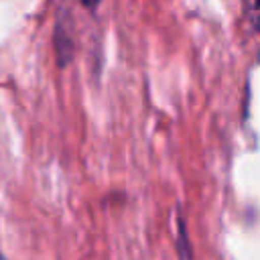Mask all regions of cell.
<instances>
[{
    "instance_id": "cell-1",
    "label": "cell",
    "mask_w": 260,
    "mask_h": 260,
    "mask_svg": "<svg viewBox=\"0 0 260 260\" xmlns=\"http://www.w3.org/2000/svg\"><path fill=\"white\" fill-rule=\"evenodd\" d=\"M248 16L256 30H260V0H248Z\"/></svg>"
},
{
    "instance_id": "cell-2",
    "label": "cell",
    "mask_w": 260,
    "mask_h": 260,
    "mask_svg": "<svg viewBox=\"0 0 260 260\" xmlns=\"http://www.w3.org/2000/svg\"><path fill=\"white\" fill-rule=\"evenodd\" d=\"M79 2H81V4H85L87 8H93V6H95L100 0H79Z\"/></svg>"
},
{
    "instance_id": "cell-3",
    "label": "cell",
    "mask_w": 260,
    "mask_h": 260,
    "mask_svg": "<svg viewBox=\"0 0 260 260\" xmlns=\"http://www.w3.org/2000/svg\"><path fill=\"white\" fill-rule=\"evenodd\" d=\"M0 260H4V256H2V254H0Z\"/></svg>"
}]
</instances>
